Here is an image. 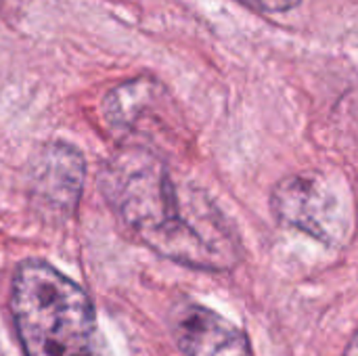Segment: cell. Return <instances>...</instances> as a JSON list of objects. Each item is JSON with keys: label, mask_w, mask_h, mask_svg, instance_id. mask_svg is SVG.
<instances>
[{"label": "cell", "mask_w": 358, "mask_h": 356, "mask_svg": "<svg viewBox=\"0 0 358 356\" xmlns=\"http://www.w3.org/2000/svg\"><path fill=\"white\" fill-rule=\"evenodd\" d=\"M99 189L126 233L162 258L212 273L239 262L224 214L206 191L178 183L157 151L124 145L103 164Z\"/></svg>", "instance_id": "cell-1"}, {"label": "cell", "mask_w": 358, "mask_h": 356, "mask_svg": "<svg viewBox=\"0 0 358 356\" xmlns=\"http://www.w3.org/2000/svg\"><path fill=\"white\" fill-rule=\"evenodd\" d=\"M8 308L25 356H109L88 294L42 260L17 266Z\"/></svg>", "instance_id": "cell-2"}, {"label": "cell", "mask_w": 358, "mask_h": 356, "mask_svg": "<svg viewBox=\"0 0 358 356\" xmlns=\"http://www.w3.org/2000/svg\"><path fill=\"white\" fill-rule=\"evenodd\" d=\"M279 222L300 229L327 245H342L350 233V210L338 187L323 174H289L271 197Z\"/></svg>", "instance_id": "cell-3"}, {"label": "cell", "mask_w": 358, "mask_h": 356, "mask_svg": "<svg viewBox=\"0 0 358 356\" xmlns=\"http://www.w3.org/2000/svg\"><path fill=\"white\" fill-rule=\"evenodd\" d=\"M86 178L82 153L61 141L42 145L27 168V191L34 208L50 220L69 218L80 201Z\"/></svg>", "instance_id": "cell-4"}, {"label": "cell", "mask_w": 358, "mask_h": 356, "mask_svg": "<svg viewBox=\"0 0 358 356\" xmlns=\"http://www.w3.org/2000/svg\"><path fill=\"white\" fill-rule=\"evenodd\" d=\"M103 115L107 126L120 134L153 138L155 132L170 128L174 118V103L157 80L141 76L115 86L103 101Z\"/></svg>", "instance_id": "cell-5"}, {"label": "cell", "mask_w": 358, "mask_h": 356, "mask_svg": "<svg viewBox=\"0 0 358 356\" xmlns=\"http://www.w3.org/2000/svg\"><path fill=\"white\" fill-rule=\"evenodd\" d=\"M170 329L185 356H250L248 336L218 313L182 304L170 315Z\"/></svg>", "instance_id": "cell-6"}, {"label": "cell", "mask_w": 358, "mask_h": 356, "mask_svg": "<svg viewBox=\"0 0 358 356\" xmlns=\"http://www.w3.org/2000/svg\"><path fill=\"white\" fill-rule=\"evenodd\" d=\"M239 2L254 10L275 15V13H287L292 8H296L302 0H239Z\"/></svg>", "instance_id": "cell-7"}, {"label": "cell", "mask_w": 358, "mask_h": 356, "mask_svg": "<svg viewBox=\"0 0 358 356\" xmlns=\"http://www.w3.org/2000/svg\"><path fill=\"white\" fill-rule=\"evenodd\" d=\"M346 356H357V344H355V340L350 342V346H348V350H346Z\"/></svg>", "instance_id": "cell-8"}]
</instances>
